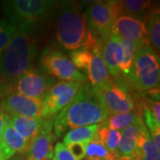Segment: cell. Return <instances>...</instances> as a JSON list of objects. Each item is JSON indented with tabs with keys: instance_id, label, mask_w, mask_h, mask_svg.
Instances as JSON below:
<instances>
[{
	"instance_id": "cell-1",
	"label": "cell",
	"mask_w": 160,
	"mask_h": 160,
	"mask_svg": "<svg viewBox=\"0 0 160 160\" xmlns=\"http://www.w3.org/2000/svg\"><path fill=\"white\" fill-rule=\"evenodd\" d=\"M109 113L89 86H83L77 96L58 115L52 124L54 135L60 137L66 129L98 125Z\"/></svg>"
},
{
	"instance_id": "cell-2",
	"label": "cell",
	"mask_w": 160,
	"mask_h": 160,
	"mask_svg": "<svg viewBox=\"0 0 160 160\" xmlns=\"http://www.w3.org/2000/svg\"><path fill=\"white\" fill-rule=\"evenodd\" d=\"M56 35L60 44L71 51L99 48V40L89 29L85 13L71 1L60 5Z\"/></svg>"
},
{
	"instance_id": "cell-3",
	"label": "cell",
	"mask_w": 160,
	"mask_h": 160,
	"mask_svg": "<svg viewBox=\"0 0 160 160\" xmlns=\"http://www.w3.org/2000/svg\"><path fill=\"white\" fill-rule=\"evenodd\" d=\"M34 26H19L2 55V65L7 81H13L30 69L37 55Z\"/></svg>"
},
{
	"instance_id": "cell-4",
	"label": "cell",
	"mask_w": 160,
	"mask_h": 160,
	"mask_svg": "<svg viewBox=\"0 0 160 160\" xmlns=\"http://www.w3.org/2000/svg\"><path fill=\"white\" fill-rule=\"evenodd\" d=\"M57 5L52 0H10L3 4L6 20L15 27L35 26L43 22Z\"/></svg>"
},
{
	"instance_id": "cell-5",
	"label": "cell",
	"mask_w": 160,
	"mask_h": 160,
	"mask_svg": "<svg viewBox=\"0 0 160 160\" xmlns=\"http://www.w3.org/2000/svg\"><path fill=\"white\" fill-rule=\"evenodd\" d=\"M132 86L139 91L158 88L160 79V64L158 53L150 46L140 48L133 56L131 71L127 76Z\"/></svg>"
},
{
	"instance_id": "cell-6",
	"label": "cell",
	"mask_w": 160,
	"mask_h": 160,
	"mask_svg": "<svg viewBox=\"0 0 160 160\" xmlns=\"http://www.w3.org/2000/svg\"><path fill=\"white\" fill-rule=\"evenodd\" d=\"M123 15L120 1L92 2L86 9L85 16L89 29L93 34L103 38L109 34L114 22Z\"/></svg>"
},
{
	"instance_id": "cell-7",
	"label": "cell",
	"mask_w": 160,
	"mask_h": 160,
	"mask_svg": "<svg viewBox=\"0 0 160 160\" xmlns=\"http://www.w3.org/2000/svg\"><path fill=\"white\" fill-rule=\"evenodd\" d=\"M40 65L47 74L65 82L84 83L86 79L85 74L75 67L69 58L57 50L46 49L41 54Z\"/></svg>"
},
{
	"instance_id": "cell-8",
	"label": "cell",
	"mask_w": 160,
	"mask_h": 160,
	"mask_svg": "<svg viewBox=\"0 0 160 160\" xmlns=\"http://www.w3.org/2000/svg\"><path fill=\"white\" fill-rule=\"evenodd\" d=\"M84 86L80 82H65L54 84L42 100L41 118H49L62 110L72 102Z\"/></svg>"
},
{
	"instance_id": "cell-9",
	"label": "cell",
	"mask_w": 160,
	"mask_h": 160,
	"mask_svg": "<svg viewBox=\"0 0 160 160\" xmlns=\"http://www.w3.org/2000/svg\"><path fill=\"white\" fill-rule=\"evenodd\" d=\"M92 91L109 115L132 112L135 108V102L132 95L122 85L110 82L100 89H92Z\"/></svg>"
},
{
	"instance_id": "cell-10",
	"label": "cell",
	"mask_w": 160,
	"mask_h": 160,
	"mask_svg": "<svg viewBox=\"0 0 160 160\" xmlns=\"http://www.w3.org/2000/svg\"><path fill=\"white\" fill-rule=\"evenodd\" d=\"M54 81L39 70L29 69L17 78L18 93L26 97L42 101L54 85Z\"/></svg>"
},
{
	"instance_id": "cell-11",
	"label": "cell",
	"mask_w": 160,
	"mask_h": 160,
	"mask_svg": "<svg viewBox=\"0 0 160 160\" xmlns=\"http://www.w3.org/2000/svg\"><path fill=\"white\" fill-rule=\"evenodd\" d=\"M109 34L126 41L139 43L142 46H149L148 31L145 23L142 20L122 15L111 26Z\"/></svg>"
},
{
	"instance_id": "cell-12",
	"label": "cell",
	"mask_w": 160,
	"mask_h": 160,
	"mask_svg": "<svg viewBox=\"0 0 160 160\" xmlns=\"http://www.w3.org/2000/svg\"><path fill=\"white\" fill-rule=\"evenodd\" d=\"M0 109L11 116L41 118L42 101L26 97L12 92L3 99L0 103Z\"/></svg>"
},
{
	"instance_id": "cell-13",
	"label": "cell",
	"mask_w": 160,
	"mask_h": 160,
	"mask_svg": "<svg viewBox=\"0 0 160 160\" xmlns=\"http://www.w3.org/2000/svg\"><path fill=\"white\" fill-rule=\"evenodd\" d=\"M52 120L44 118L39 132L30 142L28 160H50L53 156L52 143L55 135L52 133Z\"/></svg>"
},
{
	"instance_id": "cell-14",
	"label": "cell",
	"mask_w": 160,
	"mask_h": 160,
	"mask_svg": "<svg viewBox=\"0 0 160 160\" xmlns=\"http://www.w3.org/2000/svg\"><path fill=\"white\" fill-rule=\"evenodd\" d=\"M99 49L109 74L112 77H119L124 52L118 38L111 34L103 37L99 41Z\"/></svg>"
},
{
	"instance_id": "cell-15",
	"label": "cell",
	"mask_w": 160,
	"mask_h": 160,
	"mask_svg": "<svg viewBox=\"0 0 160 160\" xmlns=\"http://www.w3.org/2000/svg\"><path fill=\"white\" fill-rule=\"evenodd\" d=\"M143 125V120H141L121 132V139L118 148L119 157L126 156L134 160H142V154L138 149V138Z\"/></svg>"
},
{
	"instance_id": "cell-16",
	"label": "cell",
	"mask_w": 160,
	"mask_h": 160,
	"mask_svg": "<svg viewBox=\"0 0 160 160\" xmlns=\"http://www.w3.org/2000/svg\"><path fill=\"white\" fill-rule=\"evenodd\" d=\"M86 70L92 89L93 90L100 89L111 82L109 69L103 61L99 48L92 50V57Z\"/></svg>"
},
{
	"instance_id": "cell-17",
	"label": "cell",
	"mask_w": 160,
	"mask_h": 160,
	"mask_svg": "<svg viewBox=\"0 0 160 160\" xmlns=\"http://www.w3.org/2000/svg\"><path fill=\"white\" fill-rule=\"evenodd\" d=\"M7 118L15 131L29 142L38 134L44 122V118H29L11 115H7Z\"/></svg>"
},
{
	"instance_id": "cell-18",
	"label": "cell",
	"mask_w": 160,
	"mask_h": 160,
	"mask_svg": "<svg viewBox=\"0 0 160 160\" xmlns=\"http://www.w3.org/2000/svg\"><path fill=\"white\" fill-rule=\"evenodd\" d=\"M3 143L6 145V148L12 150L14 153L24 154L27 153L29 150L30 142L21 136L15 129L10 124L7 114L6 113V120H5V126L3 131Z\"/></svg>"
},
{
	"instance_id": "cell-19",
	"label": "cell",
	"mask_w": 160,
	"mask_h": 160,
	"mask_svg": "<svg viewBox=\"0 0 160 160\" xmlns=\"http://www.w3.org/2000/svg\"><path fill=\"white\" fill-rule=\"evenodd\" d=\"M100 128V125L81 126L72 129L67 132L63 138V144L69 146L73 143H84L86 144L92 141L96 135Z\"/></svg>"
},
{
	"instance_id": "cell-20",
	"label": "cell",
	"mask_w": 160,
	"mask_h": 160,
	"mask_svg": "<svg viewBox=\"0 0 160 160\" xmlns=\"http://www.w3.org/2000/svg\"><path fill=\"white\" fill-rule=\"evenodd\" d=\"M142 118L135 112H126L108 116V118L104 120L102 125L103 127H108L110 129H114L117 131H123L126 127L131 125L136 124Z\"/></svg>"
},
{
	"instance_id": "cell-21",
	"label": "cell",
	"mask_w": 160,
	"mask_h": 160,
	"mask_svg": "<svg viewBox=\"0 0 160 160\" xmlns=\"http://www.w3.org/2000/svg\"><path fill=\"white\" fill-rule=\"evenodd\" d=\"M119 155L110 152L96 137L86 144V160H118Z\"/></svg>"
},
{
	"instance_id": "cell-22",
	"label": "cell",
	"mask_w": 160,
	"mask_h": 160,
	"mask_svg": "<svg viewBox=\"0 0 160 160\" xmlns=\"http://www.w3.org/2000/svg\"><path fill=\"white\" fill-rule=\"evenodd\" d=\"M138 149L141 151L142 160H160V151L154 147L145 125L142 126L139 134Z\"/></svg>"
},
{
	"instance_id": "cell-23",
	"label": "cell",
	"mask_w": 160,
	"mask_h": 160,
	"mask_svg": "<svg viewBox=\"0 0 160 160\" xmlns=\"http://www.w3.org/2000/svg\"><path fill=\"white\" fill-rule=\"evenodd\" d=\"M149 22H148V38L152 49L158 53L160 49V15L159 8L155 6L149 11Z\"/></svg>"
},
{
	"instance_id": "cell-24",
	"label": "cell",
	"mask_w": 160,
	"mask_h": 160,
	"mask_svg": "<svg viewBox=\"0 0 160 160\" xmlns=\"http://www.w3.org/2000/svg\"><path fill=\"white\" fill-rule=\"evenodd\" d=\"M123 15L131 17H144L152 6L150 1L147 0H125L120 1Z\"/></svg>"
},
{
	"instance_id": "cell-25",
	"label": "cell",
	"mask_w": 160,
	"mask_h": 160,
	"mask_svg": "<svg viewBox=\"0 0 160 160\" xmlns=\"http://www.w3.org/2000/svg\"><path fill=\"white\" fill-rule=\"evenodd\" d=\"M120 44L123 48V61L121 63V67H120V71L121 74L128 76L132 69V60H133V56L134 53L143 46L142 45L139 44V43H135V42H130V41H126V40L119 39Z\"/></svg>"
},
{
	"instance_id": "cell-26",
	"label": "cell",
	"mask_w": 160,
	"mask_h": 160,
	"mask_svg": "<svg viewBox=\"0 0 160 160\" xmlns=\"http://www.w3.org/2000/svg\"><path fill=\"white\" fill-rule=\"evenodd\" d=\"M96 137L103 143V145L112 153H118V148L121 139V132L108 127H103L100 125Z\"/></svg>"
},
{
	"instance_id": "cell-27",
	"label": "cell",
	"mask_w": 160,
	"mask_h": 160,
	"mask_svg": "<svg viewBox=\"0 0 160 160\" xmlns=\"http://www.w3.org/2000/svg\"><path fill=\"white\" fill-rule=\"evenodd\" d=\"M15 29L16 27L6 19H0V56L3 55L4 51L15 32Z\"/></svg>"
},
{
	"instance_id": "cell-28",
	"label": "cell",
	"mask_w": 160,
	"mask_h": 160,
	"mask_svg": "<svg viewBox=\"0 0 160 160\" xmlns=\"http://www.w3.org/2000/svg\"><path fill=\"white\" fill-rule=\"evenodd\" d=\"M92 57V50L88 49H78L70 52L71 62L78 69H86Z\"/></svg>"
},
{
	"instance_id": "cell-29",
	"label": "cell",
	"mask_w": 160,
	"mask_h": 160,
	"mask_svg": "<svg viewBox=\"0 0 160 160\" xmlns=\"http://www.w3.org/2000/svg\"><path fill=\"white\" fill-rule=\"evenodd\" d=\"M52 160H77L62 142L56 143L53 150Z\"/></svg>"
},
{
	"instance_id": "cell-30",
	"label": "cell",
	"mask_w": 160,
	"mask_h": 160,
	"mask_svg": "<svg viewBox=\"0 0 160 160\" xmlns=\"http://www.w3.org/2000/svg\"><path fill=\"white\" fill-rule=\"evenodd\" d=\"M67 148L77 160H83L86 158V144L73 143L67 146Z\"/></svg>"
},
{
	"instance_id": "cell-31",
	"label": "cell",
	"mask_w": 160,
	"mask_h": 160,
	"mask_svg": "<svg viewBox=\"0 0 160 160\" xmlns=\"http://www.w3.org/2000/svg\"><path fill=\"white\" fill-rule=\"evenodd\" d=\"M8 81L6 78L3 65H2V56H0V97L2 95H7V89H8Z\"/></svg>"
},
{
	"instance_id": "cell-32",
	"label": "cell",
	"mask_w": 160,
	"mask_h": 160,
	"mask_svg": "<svg viewBox=\"0 0 160 160\" xmlns=\"http://www.w3.org/2000/svg\"><path fill=\"white\" fill-rule=\"evenodd\" d=\"M148 103L149 106H147L152 112V114L154 116V118L156 120L160 123V103L159 101H155L152 99L148 100Z\"/></svg>"
},
{
	"instance_id": "cell-33",
	"label": "cell",
	"mask_w": 160,
	"mask_h": 160,
	"mask_svg": "<svg viewBox=\"0 0 160 160\" xmlns=\"http://www.w3.org/2000/svg\"><path fill=\"white\" fill-rule=\"evenodd\" d=\"M14 154V152L6 148L4 143H0V160H9Z\"/></svg>"
},
{
	"instance_id": "cell-34",
	"label": "cell",
	"mask_w": 160,
	"mask_h": 160,
	"mask_svg": "<svg viewBox=\"0 0 160 160\" xmlns=\"http://www.w3.org/2000/svg\"><path fill=\"white\" fill-rule=\"evenodd\" d=\"M5 120H6V113L0 109V143H2L3 140V131L5 126Z\"/></svg>"
},
{
	"instance_id": "cell-35",
	"label": "cell",
	"mask_w": 160,
	"mask_h": 160,
	"mask_svg": "<svg viewBox=\"0 0 160 160\" xmlns=\"http://www.w3.org/2000/svg\"><path fill=\"white\" fill-rule=\"evenodd\" d=\"M118 160H134L133 158H132L130 157H126V156H121L119 157Z\"/></svg>"
},
{
	"instance_id": "cell-36",
	"label": "cell",
	"mask_w": 160,
	"mask_h": 160,
	"mask_svg": "<svg viewBox=\"0 0 160 160\" xmlns=\"http://www.w3.org/2000/svg\"><path fill=\"white\" fill-rule=\"evenodd\" d=\"M10 160H22V158H19V157H16V158H12Z\"/></svg>"
},
{
	"instance_id": "cell-37",
	"label": "cell",
	"mask_w": 160,
	"mask_h": 160,
	"mask_svg": "<svg viewBox=\"0 0 160 160\" xmlns=\"http://www.w3.org/2000/svg\"></svg>"
}]
</instances>
